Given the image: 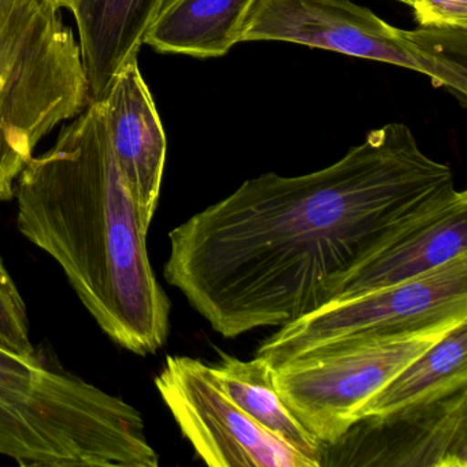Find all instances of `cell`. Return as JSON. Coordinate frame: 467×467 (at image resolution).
Listing matches in <instances>:
<instances>
[{"label": "cell", "instance_id": "8", "mask_svg": "<svg viewBox=\"0 0 467 467\" xmlns=\"http://www.w3.org/2000/svg\"><path fill=\"white\" fill-rule=\"evenodd\" d=\"M155 387L185 439L209 466L314 467L254 422L223 392L203 360L166 358Z\"/></svg>", "mask_w": 467, "mask_h": 467}, {"label": "cell", "instance_id": "14", "mask_svg": "<svg viewBox=\"0 0 467 467\" xmlns=\"http://www.w3.org/2000/svg\"><path fill=\"white\" fill-rule=\"evenodd\" d=\"M467 388V321L412 360L389 384L371 396L357 420L417 409Z\"/></svg>", "mask_w": 467, "mask_h": 467}, {"label": "cell", "instance_id": "2", "mask_svg": "<svg viewBox=\"0 0 467 467\" xmlns=\"http://www.w3.org/2000/svg\"><path fill=\"white\" fill-rule=\"evenodd\" d=\"M15 196L18 231L61 266L100 329L140 357L160 351L171 302L150 264L149 229L114 158L102 99L29 161Z\"/></svg>", "mask_w": 467, "mask_h": 467}, {"label": "cell", "instance_id": "6", "mask_svg": "<svg viewBox=\"0 0 467 467\" xmlns=\"http://www.w3.org/2000/svg\"><path fill=\"white\" fill-rule=\"evenodd\" d=\"M467 319V254L399 285L335 300L278 327L256 357L273 368L319 352Z\"/></svg>", "mask_w": 467, "mask_h": 467}, {"label": "cell", "instance_id": "7", "mask_svg": "<svg viewBox=\"0 0 467 467\" xmlns=\"http://www.w3.org/2000/svg\"><path fill=\"white\" fill-rule=\"evenodd\" d=\"M467 319L363 341L273 368V385L295 417L324 445L357 422L360 407L412 360Z\"/></svg>", "mask_w": 467, "mask_h": 467}, {"label": "cell", "instance_id": "19", "mask_svg": "<svg viewBox=\"0 0 467 467\" xmlns=\"http://www.w3.org/2000/svg\"><path fill=\"white\" fill-rule=\"evenodd\" d=\"M396 2H400V4L409 5L411 4V0H396Z\"/></svg>", "mask_w": 467, "mask_h": 467}, {"label": "cell", "instance_id": "13", "mask_svg": "<svg viewBox=\"0 0 467 467\" xmlns=\"http://www.w3.org/2000/svg\"><path fill=\"white\" fill-rule=\"evenodd\" d=\"M463 254H467V199L358 270L343 284L335 300L414 280Z\"/></svg>", "mask_w": 467, "mask_h": 467}, {"label": "cell", "instance_id": "9", "mask_svg": "<svg viewBox=\"0 0 467 467\" xmlns=\"http://www.w3.org/2000/svg\"><path fill=\"white\" fill-rule=\"evenodd\" d=\"M322 466L466 467L467 388L417 409L357 420Z\"/></svg>", "mask_w": 467, "mask_h": 467}, {"label": "cell", "instance_id": "12", "mask_svg": "<svg viewBox=\"0 0 467 467\" xmlns=\"http://www.w3.org/2000/svg\"><path fill=\"white\" fill-rule=\"evenodd\" d=\"M261 0H165L144 35L161 54L220 58L243 43Z\"/></svg>", "mask_w": 467, "mask_h": 467}, {"label": "cell", "instance_id": "17", "mask_svg": "<svg viewBox=\"0 0 467 467\" xmlns=\"http://www.w3.org/2000/svg\"><path fill=\"white\" fill-rule=\"evenodd\" d=\"M420 28L467 31V0H411Z\"/></svg>", "mask_w": 467, "mask_h": 467}, {"label": "cell", "instance_id": "16", "mask_svg": "<svg viewBox=\"0 0 467 467\" xmlns=\"http://www.w3.org/2000/svg\"><path fill=\"white\" fill-rule=\"evenodd\" d=\"M29 336L26 302L0 256V347L35 358L37 352Z\"/></svg>", "mask_w": 467, "mask_h": 467}, {"label": "cell", "instance_id": "1", "mask_svg": "<svg viewBox=\"0 0 467 467\" xmlns=\"http://www.w3.org/2000/svg\"><path fill=\"white\" fill-rule=\"evenodd\" d=\"M448 163L401 122L313 173H265L169 234L163 275L226 338L281 327L459 202Z\"/></svg>", "mask_w": 467, "mask_h": 467}, {"label": "cell", "instance_id": "18", "mask_svg": "<svg viewBox=\"0 0 467 467\" xmlns=\"http://www.w3.org/2000/svg\"><path fill=\"white\" fill-rule=\"evenodd\" d=\"M51 4L56 5L59 9H69L72 0H48Z\"/></svg>", "mask_w": 467, "mask_h": 467}, {"label": "cell", "instance_id": "3", "mask_svg": "<svg viewBox=\"0 0 467 467\" xmlns=\"http://www.w3.org/2000/svg\"><path fill=\"white\" fill-rule=\"evenodd\" d=\"M0 456L26 467H157L140 412L37 355L0 347Z\"/></svg>", "mask_w": 467, "mask_h": 467}, {"label": "cell", "instance_id": "5", "mask_svg": "<svg viewBox=\"0 0 467 467\" xmlns=\"http://www.w3.org/2000/svg\"><path fill=\"white\" fill-rule=\"evenodd\" d=\"M243 42H285L415 70L467 97V31L395 28L348 0H261Z\"/></svg>", "mask_w": 467, "mask_h": 467}, {"label": "cell", "instance_id": "10", "mask_svg": "<svg viewBox=\"0 0 467 467\" xmlns=\"http://www.w3.org/2000/svg\"><path fill=\"white\" fill-rule=\"evenodd\" d=\"M102 100L114 158L139 217L150 229L160 202L168 143L138 59L117 73Z\"/></svg>", "mask_w": 467, "mask_h": 467}, {"label": "cell", "instance_id": "4", "mask_svg": "<svg viewBox=\"0 0 467 467\" xmlns=\"http://www.w3.org/2000/svg\"><path fill=\"white\" fill-rule=\"evenodd\" d=\"M91 103L80 45L48 0H0V201L37 144Z\"/></svg>", "mask_w": 467, "mask_h": 467}, {"label": "cell", "instance_id": "15", "mask_svg": "<svg viewBox=\"0 0 467 467\" xmlns=\"http://www.w3.org/2000/svg\"><path fill=\"white\" fill-rule=\"evenodd\" d=\"M223 392L259 426L321 467L324 444L295 417L273 385V368L261 357L251 360L223 355L210 365Z\"/></svg>", "mask_w": 467, "mask_h": 467}, {"label": "cell", "instance_id": "11", "mask_svg": "<svg viewBox=\"0 0 467 467\" xmlns=\"http://www.w3.org/2000/svg\"><path fill=\"white\" fill-rule=\"evenodd\" d=\"M165 0H72L69 10L91 102L102 99L117 73L138 59L144 35Z\"/></svg>", "mask_w": 467, "mask_h": 467}]
</instances>
